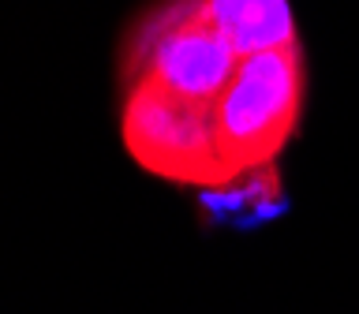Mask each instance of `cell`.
<instances>
[{
  "label": "cell",
  "mask_w": 359,
  "mask_h": 314,
  "mask_svg": "<svg viewBox=\"0 0 359 314\" xmlns=\"http://www.w3.org/2000/svg\"><path fill=\"white\" fill-rule=\"evenodd\" d=\"M303 112L299 45L240 56L232 83L213 101L221 161L229 184L266 168L292 142Z\"/></svg>",
  "instance_id": "cell-1"
},
{
  "label": "cell",
  "mask_w": 359,
  "mask_h": 314,
  "mask_svg": "<svg viewBox=\"0 0 359 314\" xmlns=\"http://www.w3.org/2000/svg\"><path fill=\"white\" fill-rule=\"evenodd\" d=\"M240 53L210 19L206 0H168L131 30L123 78H150L172 94L213 105L232 83Z\"/></svg>",
  "instance_id": "cell-2"
},
{
  "label": "cell",
  "mask_w": 359,
  "mask_h": 314,
  "mask_svg": "<svg viewBox=\"0 0 359 314\" xmlns=\"http://www.w3.org/2000/svg\"><path fill=\"white\" fill-rule=\"evenodd\" d=\"M120 142L131 161L165 184L224 187L229 172L221 161L213 105H198L172 90L135 78L120 109Z\"/></svg>",
  "instance_id": "cell-3"
},
{
  "label": "cell",
  "mask_w": 359,
  "mask_h": 314,
  "mask_svg": "<svg viewBox=\"0 0 359 314\" xmlns=\"http://www.w3.org/2000/svg\"><path fill=\"white\" fill-rule=\"evenodd\" d=\"M206 11L240 56L299 45L288 0H206Z\"/></svg>",
  "instance_id": "cell-4"
}]
</instances>
